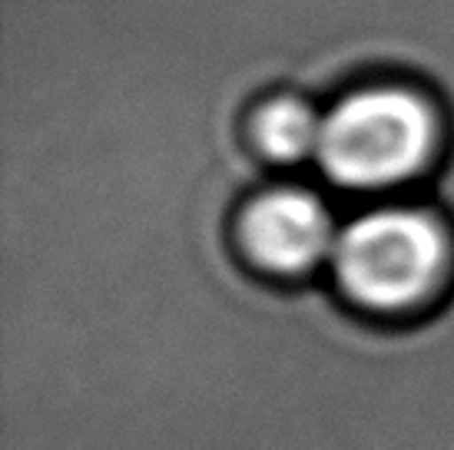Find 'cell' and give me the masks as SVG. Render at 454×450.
Listing matches in <instances>:
<instances>
[{"label":"cell","instance_id":"7a4b0ae2","mask_svg":"<svg viewBox=\"0 0 454 450\" xmlns=\"http://www.w3.org/2000/svg\"><path fill=\"white\" fill-rule=\"evenodd\" d=\"M339 285L365 308L402 312L425 299L448 272V236L421 209H372L335 238Z\"/></svg>","mask_w":454,"mask_h":450},{"label":"cell","instance_id":"277c9868","mask_svg":"<svg viewBox=\"0 0 454 450\" xmlns=\"http://www.w3.org/2000/svg\"><path fill=\"white\" fill-rule=\"evenodd\" d=\"M255 136L269 159L276 163H302L318 152L322 116L305 100H272L255 120Z\"/></svg>","mask_w":454,"mask_h":450},{"label":"cell","instance_id":"6da1fadb","mask_svg":"<svg viewBox=\"0 0 454 450\" xmlns=\"http://www.w3.org/2000/svg\"><path fill=\"white\" fill-rule=\"evenodd\" d=\"M434 143V112L418 93L365 87L322 116L316 159L345 189H388L421 173Z\"/></svg>","mask_w":454,"mask_h":450},{"label":"cell","instance_id":"3957f363","mask_svg":"<svg viewBox=\"0 0 454 450\" xmlns=\"http://www.w3.org/2000/svg\"><path fill=\"white\" fill-rule=\"evenodd\" d=\"M242 238L259 265L278 275H299L316 268L322 259H332L339 232L312 192L272 189L246 209Z\"/></svg>","mask_w":454,"mask_h":450}]
</instances>
